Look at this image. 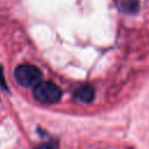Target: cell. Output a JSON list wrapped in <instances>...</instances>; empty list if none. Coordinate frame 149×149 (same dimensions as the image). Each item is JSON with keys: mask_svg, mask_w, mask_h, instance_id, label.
I'll use <instances>...</instances> for the list:
<instances>
[{"mask_svg": "<svg viewBox=\"0 0 149 149\" xmlns=\"http://www.w3.org/2000/svg\"><path fill=\"white\" fill-rule=\"evenodd\" d=\"M33 94L37 101L45 105H52L61 100L62 90L55 83L47 80V81H40L37 85H35Z\"/></svg>", "mask_w": 149, "mask_h": 149, "instance_id": "obj_1", "label": "cell"}, {"mask_svg": "<svg viewBox=\"0 0 149 149\" xmlns=\"http://www.w3.org/2000/svg\"><path fill=\"white\" fill-rule=\"evenodd\" d=\"M14 77L21 86L30 87L37 85L41 81L42 71L31 64H20L14 70Z\"/></svg>", "mask_w": 149, "mask_h": 149, "instance_id": "obj_2", "label": "cell"}, {"mask_svg": "<svg viewBox=\"0 0 149 149\" xmlns=\"http://www.w3.org/2000/svg\"><path fill=\"white\" fill-rule=\"evenodd\" d=\"M73 95L77 100L81 101V102H91L93 99H94V95H95V91H94V87L92 85H88V84H85V85H80L78 86L74 92H73Z\"/></svg>", "mask_w": 149, "mask_h": 149, "instance_id": "obj_3", "label": "cell"}, {"mask_svg": "<svg viewBox=\"0 0 149 149\" xmlns=\"http://www.w3.org/2000/svg\"><path fill=\"white\" fill-rule=\"evenodd\" d=\"M115 5L120 12L132 14L139 10L140 0H115Z\"/></svg>", "mask_w": 149, "mask_h": 149, "instance_id": "obj_4", "label": "cell"}, {"mask_svg": "<svg viewBox=\"0 0 149 149\" xmlns=\"http://www.w3.org/2000/svg\"><path fill=\"white\" fill-rule=\"evenodd\" d=\"M36 149H59V144H58V141H56V140H50V141H48V142L41 143Z\"/></svg>", "mask_w": 149, "mask_h": 149, "instance_id": "obj_5", "label": "cell"}, {"mask_svg": "<svg viewBox=\"0 0 149 149\" xmlns=\"http://www.w3.org/2000/svg\"><path fill=\"white\" fill-rule=\"evenodd\" d=\"M0 86L5 90H8V86H7V83H6V78H5V74H3V69L2 66L0 65Z\"/></svg>", "mask_w": 149, "mask_h": 149, "instance_id": "obj_6", "label": "cell"}]
</instances>
